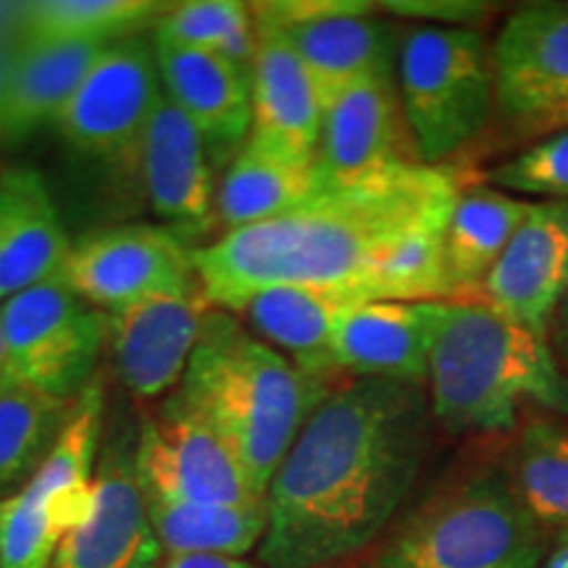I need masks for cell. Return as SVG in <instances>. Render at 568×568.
Returning <instances> with one entry per match:
<instances>
[{"instance_id": "6da1fadb", "label": "cell", "mask_w": 568, "mask_h": 568, "mask_svg": "<svg viewBox=\"0 0 568 568\" xmlns=\"http://www.w3.org/2000/svg\"><path fill=\"white\" fill-rule=\"evenodd\" d=\"M458 174L414 163L376 180L329 187L272 222L193 247L213 308L240 314L261 290L308 284L372 301H453L445 230Z\"/></svg>"}, {"instance_id": "7a4b0ae2", "label": "cell", "mask_w": 568, "mask_h": 568, "mask_svg": "<svg viewBox=\"0 0 568 568\" xmlns=\"http://www.w3.org/2000/svg\"><path fill=\"white\" fill-rule=\"evenodd\" d=\"M435 432L426 387L347 379L318 403L266 493L264 568H324L372 548L414 493Z\"/></svg>"}, {"instance_id": "3957f363", "label": "cell", "mask_w": 568, "mask_h": 568, "mask_svg": "<svg viewBox=\"0 0 568 568\" xmlns=\"http://www.w3.org/2000/svg\"><path fill=\"white\" fill-rule=\"evenodd\" d=\"M335 376L305 374L230 311L211 308L172 400L230 445L255 493L268 487Z\"/></svg>"}, {"instance_id": "277c9868", "label": "cell", "mask_w": 568, "mask_h": 568, "mask_svg": "<svg viewBox=\"0 0 568 568\" xmlns=\"http://www.w3.org/2000/svg\"><path fill=\"white\" fill-rule=\"evenodd\" d=\"M426 395L435 424L450 435H506L527 406L568 416V376L548 337L479 301H453Z\"/></svg>"}, {"instance_id": "5b68a950", "label": "cell", "mask_w": 568, "mask_h": 568, "mask_svg": "<svg viewBox=\"0 0 568 568\" xmlns=\"http://www.w3.org/2000/svg\"><path fill=\"white\" fill-rule=\"evenodd\" d=\"M548 550L508 466L474 464L432 487L358 568H539Z\"/></svg>"}, {"instance_id": "8992f818", "label": "cell", "mask_w": 568, "mask_h": 568, "mask_svg": "<svg viewBox=\"0 0 568 568\" xmlns=\"http://www.w3.org/2000/svg\"><path fill=\"white\" fill-rule=\"evenodd\" d=\"M397 92L426 166L464 151L495 116L489 48L477 30L414 27L397 53Z\"/></svg>"}, {"instance_id": "52a82bcc", "label": "cell", "mask_w": 568, "mask_h": 568, "mask_svg": "<svg viewBox=\"0 0 568 568\" xmlns=\"http://www.w3.org/2000/svg\"><path fill=\"white\" fill-rule=\"evenodd\" d=\"M0 329L3 382L77 400L95 379L98 355L109 339V316L53 276L0 305Z\"/></svg>"}, {"instance_id": "ba28073f", "label": "cell", "mask_w": 568, "mask_h": 568, "mask_svg": "<svg viewBox=\"0 0 568 568\" xmlns=\"http://www.w3.org/2000/svg\"><path fill=\"white\" fill-rule=\"evenodd\" d=\"M161 98L153 42L124 38L111 42L92 63L55 126L74 153L111 169L140 172L142 138Z\"/></svg>"}, {"instance_id": "9c48e42d", "label": "cell", "mask_w": 568, "mask_h": 568, "mask_svg": "<svg viewBox=\"0 0 568 568\" xmlns=\"http://www.w3.org/2000/svg\"><path fill=\"white\" fill-rule=\"evenodd\" d=\"M495 116L518 140L568 130V3L518 6L489 48Z\"/></svg>"}, {"instance_id": "30bf717a", "label": "cell", "mask_w": 568, "mask_h": 568, "mask_svg": "<svg viewBox=\"0 0 568 568\" xmlns=\"http://www.w3.org/2000/svg\"><path fill=\"white\" fill-rule=\"evenodd\" d=\"M101 435L90 422H71L38 474L0 500V568H48L92 508Z\"/></svg>"}, {"instance_id": "8fae6325", "label": "cell", "mask_w": 568, "mask_h": 568, "mask_svg": "<svg viewBox=\"0 0 568 568\" xmlns=\"http://www.w3.org/2000/svg\"><path fill=\"white\" fill-rule=\"evenodd\" d=\"M61 280L103 314L172 290L201 287L193 247L166 226L92 230L71 245Z\"/></svg>"}, {"instance_id": "7c38bea8", "label": "cell", "mask_w": 568, "mask_h": 568, "mask_svg": "<svg viewBox=\"0 0 568 568\" xmlns=\"http://www.w3.org/2000/svg\"><path fill=\"white\" fill-rule=\"evenodd\" d=\"M134 471L145 497L184 503L251 506L266 497L255 493L245 468L201 416L172 397L145 418L134 447Z\"/></svg>"}, {"instance_id": "4fadbf2b", "label": "cell", "mask_w": 568, "mask_h": 568, "mask_svg": "<svg viewBox=\"0 0 568 568\" xmlns=\"http://www.w3.org/2000/svg\"><path fill=\"white\" fill-rule=\"evenodd\" d=\"M126 432L101 450L90 514L61 539L48 568H161L163 548L148 518Z\"/></svg>"}, {"instance_id": "5bb4252c", "label": "cell", "mask_w": 568, "mask_h": 568, "mask_svg": "<svg viewBox=\"0 0 568 568\" xmlns=\"http://www.w3.org/2000/svg\"><path fill=\"white\" fill-rule=\"evenodd\" d=\"M201 287L142 297L109 316V347L119 379L138 400H166L187 372L205 314Z\"/></svg>"}, {"instance_id": "9a60e30c", "label": "cell", "mask_w": 568, "mask_h": 568, "mask_svg": "<svg viewBox=\"0 0 568 568\" xmlns=\"http://www.w3.org/2000/svg\"><path fill=\"white\" fill-rule=\"evenodd\" d=\"M422 163L403 113L395 80H366L326 105L318 176L329 187H347Z\"/></svg>"}, {"instance_id": "2e32d148", "label": "cell", "mask_w": 568, "mask_h": 568, "mask_svg": "<svg viewBox=\"0 0 568 568\" xmlns=\"http://www.w3.org/2000/svg\"><path fill=\"white\" fill-rule=\"evenodd\" d=\"M453 301L355 303L339 316L332 361L351 379H395L426 387L429 361Z\"/></svg>"}, {"instance_id": "e0dca14e", "label": "cell", "mask_w": 568, "mask_h": 568, "mask_svg": "<svg viewBox=\"0 0 568 568\" xmlns=\"http://www.w3.org/2000/svg\"><path fill=\"white\" fill-rule=\"evenodd\" d=\"M568 293V203H531L477 301L495 314L548 337Z\"/></svg>"}, {"instance_id": "ac0fdd59", "label": "cell", "mask_w": 568, "mask_h": 568, "mask_svg": "<svg viewBox=\"0 0 568 568\" xmlns=\"http://www.w3.org/2000/svg\"><path fill=\"white\" fill-rule=\"evenodd\" d=\"M376 3L366 0H343L335 11L290 24L274 34L290 42L301 55L329 105L339 92L366 80H395L397 53L403 34L393 24L376 19Z\"/></svg>"}, {"instance_id": "d6986e66", "label": "cell", "mask_w": 568, "mask_h": 568, "mask_svg": "<svg viewBox=\"0 0 568 568\" xmlns=\"http://www.w3.org/2000/svg\"><path fill=\"white\" fill-rule=\"evenodd\" d=\"M140 180L148 203L163 222L203 226L216 216V180L209 142L193 119L163 92L140 151Z\"/></svg>"}, {"instance_id": "ffe728a7", "label": "cell", "mask_w": 568, "mask_h": 568, "mask_svg": "<svg viewBox=\"0 0 568 568\" xmlns=\"http://www.w3.org/2000/svg\"><path fill=\"white\" fill-rule=\"evenodd\" d=\"M324 98L290 42L258 34L253 63V126L247 142L295 161L318 159Z\"/></svg>"}, {"instance_id": "44dd1931", "label": "cell", "mask_w": 568, "mask_h": 568, "mask_svg": "<svg viewBox=\"0 0 568 568\" xmlns=\"http://www.w3.org/2000/svg\"><path fill=\"white\" fill-rule=\"evenodd\" d=\"M163 92L193 119L213 151H232L251 138L253 74L216 51L155 42Z\"/></svg>"}, {"instance_id": "7402d4cb", "label": "cell", "mask_w": 568, "mask_h": 568, "mask_svg": "<svg viewBox=\"0 0 568 568\" xmlns=\"http://www.w3.org/2000/svg\"><path fill=\"white\" fill-rule=\"evenodd\" d=\"M71 245L45 180L32 169L0 174V305L59 276Z\"/></svg>"}, {"instance_id": "603a6c76", "label": "cell", "mask_w": 568, "mask_h": 568, "mask_svg": "<svg viewBox=\"0 0 568 568\" xmlns=\"http://www.w3.org/2000/svg\"><path fill=\"white\" fill-rule=\"evenodd\" d=\"M351 305H355L351 297L335 290L276 284L253 295L240 314L247 316L255 337L287 355L301 372L337 376L332 343L339 316Z\"/></svg>"}, {"instance_id": "cb8c5ba5", "label": "cell", "mask_w": 568, "mask_h": 568, "mask_svg": "<svg viewBox=\"0 0 568 568\" xmlns=\"http://www.w3.org/2000/svg\"><path fill=\"white\" fill-rule=\"evenodd\" d=\"M111 42H21L3 109L0 138L21 140L42 124H55L74 92L80 90L92 63Z\"/></svg>"}, {"instance_id": "d4e9b609", "label": "cell", "mask_w": 568, "mask_h": 568, "mask_svg": "<svg viewBox=\"0 0 568 568\" xmlns=\"http://www.w3.org/2000/svg\"><path fill=\"white\" fill-rule=\"evenodd\" d=\"M531 203L497 187L460 190L445 230V274L453 301H477Z\"/></svg>"}, {"instance_id": "484cf974", "label": "cell", "mask_w": 568, "mask_h": 568, "mask_svg": "<svg viewBox=\"0 0 568 568\" xmlns=\"http://www.w3.org/2000/svg\"><path fill=\"white\" fill-rule=\"evenodd\" d=\"M324 187L318 166L245 142L216 193V219L226 230L272 222Z\"/></svg>"}, {"instance_id": "4316f807", "label": "cell", "mask_w": 568, "mask_h": 568, "mask_svg": "<svg viewBox=\"0 0 568 568\" xmlns=\"http://www.w3.org/2000/svg\"><path fill=\"white\" fill-rule=\"evenodd\" d=\"M148 518L163 556H232L261 548L266 537V500L251 506L184 503L145 497Z\"/></svg>"}, {"instance_id": "83f0119b", "label": "cell", "mask_w": 568, "mask_h": 568, "mask_svg": "<svg viewBox=\"0 0 568 568\" xmlns=\"http://www.w3.org/2000/svg\"><path fill=\"white\" fill-rule=\"evenodd\" d=\"M71 410L74 400L0 379V500L17 495L38 474Z\"/></svg>"}, {"instance_id": "f1b7e54d", "label": "cell", "mask_w": 568, "mask_h": 568, "mask_svg": "<svg viewBox=\"0 0 568 568\" xmlns=\"http://www.w3.org/2000/svg\"><path fill=\"white\" fill-rule=\"evenodd\" d=\"M508 474L539 527L568 535V426L550 418L529 422L518 432Z\"/></svg>"}, {"instance_id": "f546056e", "label": "cell", "mask_w": 568, "mask_h": 568, "mask_svg": "<svg viewBox=\"0 0 568 568\" xmlns=\"http://www.w3.org/2000/svg\"><path fill=\"white\" fill-rule=\"evenodd\" d=\"M161 13L163 6L151 0H42L21 6L19 40L116 42Z\"/></svg>"}, {"instance_id": "4dcf8cb0", "label": "cell", "mask_w": 568, "mask_h": 568, "mask_svg": "<svg viewBox=\"0 0 568 568\" xmlns=\"http://www.w3.org/2000/svg\"><path fill=\"white\" fill-rule=\"evenodd\" d=\"M487 180L503 193L539 197V203H568V130L497 163Z\"/></svg>"}, {"instance_id": "1f68e13d", "label": "cell", "mask_w": 568, "mask_h": 568, "mask_svg": "<svg viewBox=\"0 0 568 568\" xmlns=\"http://www.w3.org/2000/svg\"><path fill=\"white\" fill-rule=\"evenodd\" d=\"M253 24L251 6L237 0H193L163 11L155 24V42L219 51L234 32Z\"/></svg>"}, {"instance_id": "d6a6232c", "label": "cell", "mask_w": 568, "mask_h": 568, "mask_svg": "<svg viewBox=\"0 0 568 568\" xmlns=\"http://www.w3.org/2000/svg\"><path fill=\"white\" fill-rule=\"evenodd\" d=\"M376 6L393 17L432 21V27H464V30H474L471 24L487 19L497 9L495 3H479V0H387Z\"/></svg>"}, {"instance_id": "836d02e7", "label": "cell", "mask_w": 568, "mask_h": 568, "mask_svg": "<svg viewBox=\"0 0 568 568\" xmlns=\"http://www.w3.org/2000/svg\"><path fill=\"white\" fill-rule=\"evenodd\" d=\"M548 343H550V351H552V355H556L560 368H564L568 376V293L564 295V301L558 303L556 314H552V318H550Z\"/></svg>"}, {"instance_id": "e575fe53", "label": "cell", "mask_w": 568, "mask_h": 568, "mask_svg": "<svg viewBox=\"0 0 568 568\" xmlns=\"http://www.w3.org/2000/svg\"><path fill=\"white\" fill-rule=\"evenodd\" d=\"M161 568H264L251 560L232 556H172L161 564Z\"/></svg>"}, {"instance_id": "d590c367", "label": "cell", "mask_w": 568, "mask_h": 568, "mask_svg": "<svg viewBox=\"0 0 568 568\" xmlns=\"http://www.w3.org/2000/svg\"><path fill=\"white\" fill-rule=\"evenodd\" d=\"M17 59H19V34L0 38V109H3V98H6V90H9Z\"/></svg>"}, {"instance_id": "8d00e7d4", "label": "cell", "mask_w": 568, "mask_h": 568, "mask_svg": "<svg viewBox=\"0 0 568 568\" xmlns=\"http://www.w3.org/2000/svg\"><path fill=\"white\" fill-rule=\"evenodd\" d=\"M539 568H568V535L558 537V542L548 550V558Z\"/></svg>"}, {"instance_id": "74e56055", "label": "cell", "mask_w": 568, "mask_h": 568, "mask_svg": "<svg viewBox=\"0 0 568 568\" xmlns=\"http://www.w3.org/2000/svg\"><path fill=\"white\" fill-rule=\"evenodd\" d=\"M6 368V343H3V329H0V379H3Z\"/></svg>"}]
</instances>
